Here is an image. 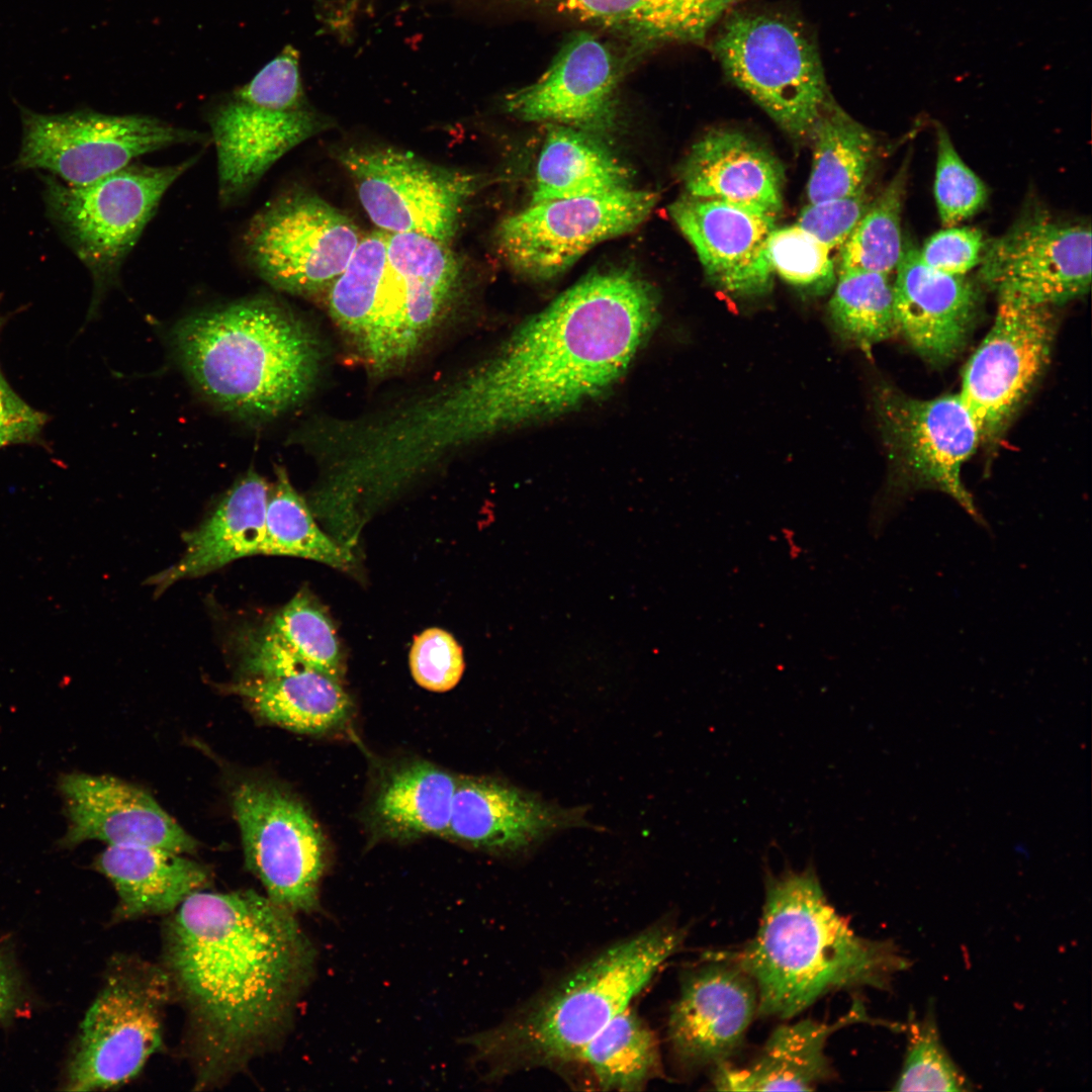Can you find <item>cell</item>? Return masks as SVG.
Here are the masks:
<instances>
[{"label":"cell","instance_id":"4dcf8cb0","mask_svg":"<svg viewBox=\"0 0 1092 1092\" xmlns=\"http://www.w3.org/2000/svg\"><path fill=\"white\" fill-rule=\"evenodd\" d=\"M575 1071L603 1091H640L663 1076L654 1030L630 1006L617 1014L559 1072Z\"/></svg>","mask_w":1092,"mask_h":1092},{"label":"cell","instance_id":"3957f363","mask_svg":"<svg viewBox=\"0 0 1092 1092\" xmlns=\"http://www.w3.org/2000/svg\"><path fill=\"white\" fill-rule=\"evenodd\" d=\"M715 953L752 979L757 1016L781 1019L831 992L889 989L911 965L892 940L856 934L828 901L813 867L767 875L755 934L736 950Z\"/></svg>","mask_w":1092,"mask_h":1092},{"label":"cell","instance_id":"ac0fdd59","mask_svg":"<svg viewBox=\"0 0 1092 1092\" xmlns=\"http://www.w3.org/2000/svg\"><path fill=\"white\" fill-rule=\"evenodd\" d=\"M619 70L608 46L587 31L573 33L534 83L509 93L513 116L576 129H607L617 114Z\"/></svg>","mask_w":1092,"mask_h":1092},{"label":"cell","instance_id":"83f0119b","mask_svg":"<svg viewBox=\"0 0 1092 1092\" xmlns=\"http://www.w3.org/2000/svg\"><path fill=\"white\" fill-rule=\"evenodd\" d=\"M94 867L114 886L118 920L174 912L209 883L201 864L153 846L107 845Z\"/></svg>","mask_w":1092,"mask_h":1092},{"label":"cell","instance_id":"7c38bea8","mask_svg":"<svg viewBox=\"0 0 1092 1092\" xmlns=\"http://www.w3.org/2000/svg\"><path fill=\"white\" fill-rule=\"evenodd\" d=\"M656 202L654 192L627 187L531 203L500 221L495 232L497 251L516 273L548 280L597 244L635 230Z\"/></svg>","mask_w":1092,"mask_h":1092},{"label":"cell","instance_id":"44dd1931","mask_svg":"<svg viewBox=\"0 0 1092 1092\" xmlns=\"http://www.w3.org/2000/svg\"><path fill=\"white\" fill-rule=\"evenodd\" d=\"M583 808H564L490 778L457 779L447 836L470 847L523 854L550 835L589 826Z\"/></svg>","mask_w":1092,"mask_h":1092},{"label":"cell","instance_id":"484cf974","mask_svg":"<svg viewBox=\"0 0 1092 1092\" xmlns=\"http://www.w3.org/2000/svg\"><path fill=\"white\" fill-rule=\"evenodd\" d=\"M270 490L254 470L239 478L209 517L184 534L186 548L172 566L149 578L162 592L176 581L206 574L236 559L260 554Z\"/></svg>","mask_w":1092,"mask_h":1092},{"label":"cell","instance_id":"836d02e7","mask_svg":"<svg viewBox=\"0 0 1092 1092\" xmlns=\"http://www.w3.org/2000/svg\"><path fill=\"white\" fill-rule=\"evenodd\" d=\"M813 159L807 185L809 202L845 197L866 184L875 141L833 99L819 115L811 136Z\"/></svg>","mask_w":1092,"mask_h":1092},{"label":"cell","instance_id":"c3c4849f","mask_svg":"<svg viewBox=\"0 0 1092 1092\" xmlns=\"http://www.w3.org/2000/svg\"><path fill=\"white\" fill-rule=\"evenodd\" d=\"M26 1006L23 978L12 958L0 946V1026L23 1013Z\"/></svg>","mask_w":1092,"mask_h":1092},{"label":"cell","instance_id":"f546056e","mask_svg":"<svg viewBox=\"0 0 1092 1092\" xmlns=\"http://www.w3.org/2000/svg\"><path fill=\"white\" fill-rule=\"evenodd\" d=\"M225 691L243 698L261 718L304 734H323L343 726L351 701L339 679L305 667L275 677H253Z\"/></svg>","mask_w":1092,"mask_h":1092},{"label":"cell","instance_id":"8992f818","mask_svg":"<svg viewBox=\"0 0 1092 1092\" xmlns=\"http://www.w3.org/2000/svg\"><path fill=\"white\" fill-rule=\"evenodd\" d=\"M196 160L158 167L129 164L81 186L41 176L49 217L93 280L87 321L116 282L166 191Z\"/></svg>","mask_w":1092,"mask_h":1092},{"label":"cell","instance_id":"ee69618b","mask_svg":"<svg viewBox=\"0 0 1092 1092\" xmlns=\"http://www.w3.org/2000/svg\"><path fill=\"white\" fill-rule=\"evenodd\" d=\"M239 94L281 109L306 106L299 72V53L291 44L257 73Z\"/></svg>","mask_w":1092,"mask_h":1092},{"label":"cell","instance_id":"277c9868","mask_svg":"<svg viewBox=\"0 0 1092 1092\" xmlns=\"http://www.w3.org/2000/svg\"><path fill=\"white\" fill-rule=\"evenodd\" d=\"M655 922L575 966L494 1027L464 1039L486 1080L538 1068L559 1072L649 985L686 940Z\"/></svg>","mask_w":1092,"mask_h":1092},{"label":"cell","instance_id":"2e32d148","mask_svg":"<svg viewBox=\"0 0 1092 1092\" xmlns=\"http://www.w3.org/2000/svg\"><path fill=\"white\" fill-rule=\"evenodd\" d=\"M1054 335L1049 306L999 299L992 328L969 360L959 392L981 440L995 439L1046 365Z\"/></svg>","mask_w":1092,"mask_h":1092},{"label":"cell","instance_id":"f35d334b","mask_svg":"<svg viewBox=\"0 0 1092 1092\" xmlns=\"http://www.w3.org/2000/svg\"><path fill=\"white\" fill-rule=\"evenodd\" d=\"M269 626L302 664L341 679V651L335 628L324 609L307 594L298 593Z\"/></svg>","mask_w":1092,"mask_h":1092},{"label":"cell","instance_id":"5bb4252c","mask_svg":"<svg viewBox=\"0 0 1092 1092\" xmlns=\"http://www.w3.org/2000/svg\"><path fill=\"white\" fill-rule=\"evenodd\" d=\"M877 407L895 461L897 486L939 490L981 523L961 475L981 435L961 394L918 399L893 388H882Z\"/></svg>","mask_w":1092,"mask_h":1092},{"label":"cell","instance_id":"603a6c76","mask_svg":"<svg viewBox=\"0 0 1092 1092\" xmlns=\"http://www.w3.org/2000/svg\"><path fill=\"white\" fill-rule=\"evenodd\" d=\"M893 283L898 332L931 363H944L962 350L971 330L978 296L965 277L935 270L918 249L905 246Z\"/></svg>","mask_w":1092,"mask_h":1092},{"label":"cell","instance_id":"d590c367","mask_svg":"<svg viewBox=\"0 0 1092 1092\" xmlns=\"http://www.w3.org/2000/svg\"><path fill=\"white\" fill-rule=\"evenodd\" d=\"M276 476L268 498L260 554L300 557L348 569L352 560L349 551L318 528L285 469L277 467Z\"/></svg>","mask_w":1092,"mask_h":1092},{"label":"cell","instance_id":"ab89813d","mask_svg":"<svg viewBox=\"0 0 1092 1092\" xmlns=\"http://www.w3.org/2000/svg\"><path fill=\"white\" fill-rule=\"evenodd\" d=\"M907 1024V1046L903 1066L893 1090H972V1084L942 1044L933 1010L922 1020L913 1013Z\"/></svg>","mask_w":1092,"mask_h":1092},{"label":"cell","instance_id":"f6af8a7d","mask_svg":"<svg viewBox=\"0 0 1092 1092\" xmlns=\"http://www.w3.org/2000/svg\"><path fill=\"white\" fill-rule=\"evenodd\" d=\"M864 188L866 184L845 197L809 202L796 224L830 251L841 248L868 206Z\"/></svg>","mask_w":1092,"mask_h":1092},{"label":"cell","instance_id":"30bf717a","mask_svg":"<svg viewBox=\"0 0 1092 1092\" xmlns=\"http://www.w3.org/2000/svg\"><path fill=\"white\" fill-rule=\"evenodd\" d=\"M20 115L22 140L16 167L47 171L72 186L99 180L143 155L207 140L203 132L148 115L92 110L43 114L23 107Z\"/></svg>","mask_w":1092,"mask_h":1092},{"label":"cell","instance_id":"7a4b0ae2","mask_svg":"<svg viewBox=\"0 0 1092 1092\" xmlns=\"http://www.w3.org/2000/svg\"><path fill=\"white\" fill-rule=\"evenodd\" d=\"M164 968L184 1005L200 1088L275 1043L314 970L295 914L254 891H198L165 928Z\"/></svg>","mask_w":1092,"mask_h":1092},{"label":"cell","instance_id":"d6a6232c","mask_svg":"<svg viewBox=\"0 0 1092 1092\" xmlns=\"http://www.w3.org/2000/svg\"><path fill=\"white\" fill-rule=\"evenodd\" d=\"M457 779L429 762L393 771L373 806L378 828L394 838L447 835Z\"/></svg>","mask_w":1092,"mask_h":1092},{"label":"cell","instance_id":"60d3db41","mask_svg":"<svg viewBox=\"0 0 1092 1092\" xmlns=\"http://www.w3.org/2000/svg\"><path fill=\"white\" fill-rule=\"evenodd\" d=\"M767 255L774 273L802 291L819 295L835 284L830 250L798 224L775 228Z\"/></svg>","mask_w":1092,"mask_h":1092},{"label":"cell","instance_id":"7dc6e473","mask_svg":"<svg viewBox=\"0 0 1092 1092\" xmlns=\"http://www.w3.org/2000/svg\"><path fill=\"white\" fill-rule=\"evenodd\" d=\"M6 318L0 314V332ZM49 416L23 400L6 380L0 365V449L14 445H43Z\"/></svg>","mask_w":1092,"mask_h":1092},{"label":"cell","instance_id":"4fadbf2b","mask_svg":"<svg viewBox=\"0 0 1092 1092\" xmlns=\"http://www.w3.org/2000/svg\"><path fill=\"white\" fill-rule=\"evenodd\" d=\"M232 803L247 866L267 897L294 914L317 911L325 841L305 807L282 788L260 780L239 784Z\"/></svg>","mask_w":1092,"mask_h":1092},{"label":"cell","instance_id":"7bdbcfd3","mask_svg":"<svg viewBox=\"0 0 1092 1092\" xmlns=\"http://www.w3.org/2000/svg\"><path fill=\"white\" fill-rule=\"evenodd\" d=\"M410 667L416 682L443 693L461 679L465 663L461 646L447 631L430 628L419 634L410 651Z\"/></svg>","mask_w":1092,"mask_h":1092},{"label":"cell","instance_id":"52a82bcc","mask_svg":"<svg viewBox=\"0 0 1092 1092\" xmlns=\"http://www.w3.org/2000/svg\"><path fill=\"white\" fill-rule=\"evenodd\" d=\"M173 995L162 966L136 957L112 960L87 1010L63 1081L67 1091L126 1083L162 1046L163 1014Z\"/></svg>","mask_w":1092,"mask_h":1092},{"label":"cell","instance_id":"1f68e13d","mask_svg":"<svg viewBox=\"0 0 1092 1092\" xmlns=\"http://www.w3.org/2000/svg\"><path fill=\"white\" fill-rule=\"evenodd\" d=\"M551 125L537 161L531 203L631 187L627 170L588 135Z\"/></svg>","mask_w":1092,"mask_h":1092},{"label":"cell","instance_id":"bcb514c9","mask_svg":"<svg viewBox=\"0 0 1092 1092\" xmlns=\"http://www.w3.org/2000/svg\"><path fill=\"white\" fill-rule=\"evenodd\" d=\"M986 245L980 230L954 225L932 235L918 253L927 266L946 274L965 276L981 263Z\"/></svg>","mask_w":1092,"mask_h":1092},{"label":"cell","instance_id":"ba28073f","mask_svg":"<svg viewBox=\"0 0 1092 1092\" xmlns=\"http://www.w3.org/2000/svg\"><path fill=\"white\" fill-rule=\"evenodd\" d=\"M726 75L781 128L810 138L829 93L817 47L803 26L778 13L732 16L714 42Z\"/></svg>","mask_w":1092,"mask_h":1092},{"label":"cell","instance_id":"74e56055","mask_svg":"<svg viewBox=\"0 0 1092 1092\" xmlns=\"http://www.w3.org/2000/svg\"><path fill=\"white\" fill-rule=\"evenodd\" d=\"M386 233L361 239L347 266L327 291L329 313L351 343L365 325L386 266Z\"/></svg>","mask_w":1092,"mask_h":1092},{"label":"cell","instance_id":"8fae6325","mask_svg":"<svg viewBox=\"0 0 1092 1092\" xmlns=\"http://www.w3.org/2000/svg\"><path fill=\"white\" fill-rule=\"evenodd\" d=\"M337 160L371 221L388 234H419L449 244L477 186L469 173L388 147L346 148Z\"/></svg>","mask_w":1092,"mask_h":1092},{"label":"cell","instance_id":"4316f807","mask_svg":"<svg viewBox=\"0 0 1092 1092\" xmlns=\"http://www.w3.org/2000/svg\"><path fill=\"white\" fill-rule=\"evenodd\" d=\"M536 7L571 17L654 46L705 39L708 32L738 0H523Z\"/></svg>","mask_w":1092,"mask_h":1092},{"label":"cell","instance_id":"d4e9b609","mask_svg":"<svg viewBox=\"0 0 1092 1092\" xmlns=\"http://www.w3.org/2000/svg\"><path fill=\"white\" fill-rule=\"evenodd\" d=\"M873 1022L861 1002L835 1022L811 1018L778 1026L758 1054L745 1066L730 1062L713 1069L712 1083L721 1091H813L835 1076L825 1054L828 1038L838 1029Z\"/></svg>","mask_w":1092,"mask_h":1092},{"label":"cell","instance_id":"e575fe53","mask_svg":"<svg viewBox=\"0 0 1092 1092\" xmlns=\"http://www.w3.org/2000/svg\"><path fill=\"white\" fill-rule=\"evenodd\" d=\"M828 312L839 336L864 350L898 332L893 283L887 274L838 272Z\"/></svg>","mask_w":1092,"mask_h":1092},{"label":"cell","instance_id":"b9f144b4","mask_svg":"<svg viewBox=\"0 0 1092 1092\" xmlns=\"http://www.w3.org/2000/svg\"><path fill=\"white\" fill-rule=\"evenodd\" d=\"M936 138L935 202L941 223L954 226L984 207L988 190L960 157L947 131L940 125L936 128Z\"/></svg>","mask_w":1092,"mask_h":1092},{"label":"cell","instance_id":"ffe728a7","mask_svg":"<svg viewBox=\"0 0 1092 1092\" xmlns=\"http://www.w3.org/2000/svg\"><path fill=\"white\" fill-rule=\"evenodd\" d=\"M669 213L716 287L738 297L770 290L767 243L776 216L688 194L669 206Z\"/></svg>","mask_w":1092,"mask_h":1092},{"label":"cell","instance_id":"9a60e30c","mask_svg":"<svg viewBox=\"0 0 1092 1092\" xmlns=\"http://www.w3.org/2000/svg\"><path fill=\"white\" fill-rule=\"evenodd\" d=\"M1091 246L1089 225L1033 211L987 243L979 275L998 299L1051 307L1089 289Z\"/></svg>","mask_w":1092,"mask_h":1092},{"label":"cell","instance_id":"9c48e42d","mask_svg":"<svg viewBox=\"0 0 1092 1092\" xmlns=\"http://www.w3.org/2000/svg\"><path fill=\"white\" fill-rule=\"evenodd\" d=\"M362 237L346 214L316 194L291 190L259 210L243 235L245 257L265 282L289 294L327 292Z\"/></svg>","mask_w":1092,"mask_h":1092},{"label":"cell","instance_id":"8d00e7d4","mask_svg":"<svg viewBox=\"0 0 1092 1092\" xmlns=\"http://www.w3.org/2000/svg\"><path fill=\"white\" fill-rule=\"evenodd\" d=\"M904 163L881 194L868 204L840 248L838 272L862 270L890 275L903 254L901 214L907 185Z\"/></svg>","mask_w":1092,"mask_h":1092},{"label":"cell","instance_id":"7402d4cb","mask_svg":"<svg viewBox=\"0 0 1092 1092\" xmlns=\"http://www.w3.org/2000/svg\"><path fill=\"white\" fill-rule=\"evenodd\" d=\"M209 123L224 205L242 199L282 156L327 126L307 106L281 109L236 92L215 108Z\"/></svg>","mask_w":1092,"mask_h":1092},{"label":"cell","instance_id":"d6986e66","mask_svg":"<svg viewBox=\"0 0 1092 1092\" xmlns=\"http://www.w3.org/2000/svg\"><path fill=\"white\" fill-rule=\"evenodd\" d=\"M58 790L68 821L59 846L73 848L87 840L107 845H144L178 853L196 849V841L145 791L110 776L64 774Z\"/></svg>","mask_w":1092,"mask_h":1092},{"label":"cell","instance_id":"cb8c5ba5","mask_svg":"<svg viewBox=\"0 0 1092 1092\" xmlns=\"http://www.w3.org/2000/svg\"><path fill=\"white\" fill-rule=\"evenodd\" d=\"M687 194L776 216L783 207L784 174L776 157L744 133L712 129L681 166Z\"/></svg>","mask_w":1092,"mask_h":1092},{"label":"cell","instance_id":"6da1fadb","mask_svg":"<svg viewBox=\"0 0 1092 1092\" xmlns=\"http://www.w3.org/2000/svg\"><path fill=\"white\" fill-rule=\"evenodd\" d=\"M658 318L653 287L631 269L592 273L467 373L400 404L395 440L431 468L508 429L582 404L626 371Z\"/></svg>","mask_w":1092,"mask_h":1092},{"label":"cell","instance_id":"f1b7e54d","mask_svg":"<svg viewBox=\"0 0 1092 1092\" xmlns=\"http://www.w3.org/2000/svg\"><path fill=\"white\" fill-rule=\"evenodd\" d=\"M386 256L396 277L407 338L418 355L447 312L460 265L448 244L419 234L386 233Z\"/></svg>","mask_w":1092,"mask_h":1092},{"label":"cell","instance_id":"5b68a950","mask_svg":"<svg viewBox=\"0 0 1092 1092\" xmlns=\"http://www.w3.org/2000/svg\"><path fill=\"white\" fill-rule=\"evenodd\" d=\"M180 366L211 404L245 421L277 417L307 396L321 353L306 325L266 296L181 321L172 332Z\"/></svg>","mask_w":1092,"mask_h":1092},{"label":"cell","instance_id":"e0dca14e","mask_svg":"<svg viewBox=\"0 0 1092 1092\" xmlns=\"http://www.w3.org/2000/svg\"><path fill=\"white\" fill-rule=\"evenodd\" d=\"M705 958L684 973L667 1020L669 1051L685 1073L730 1062L757 1016L752 979L715 952Z\"/></svg>","mask_w":1092,"mask_h":1092}]
</instances>
